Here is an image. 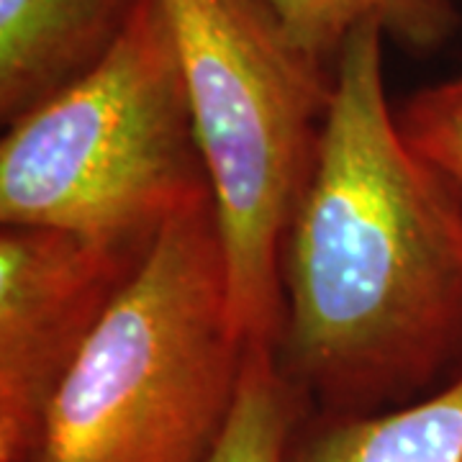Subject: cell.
I'll return each instance as SVG.
<instances>
[{"label":"cell","instance_id":"1","mask_svg":"<svg viewBox=\"0 0 462 462\" xmlns=\"http://www.w3.org/2000/svg\"><path fill=\"white\" fill-rule=\"evenodd\" d=\"M383 42L363 23L334 60L314 175L282 247L275 360L321 413L411 403L462 357V193L401 132Z\"/></svg>","mask_w":462,"mask_h":462},{"label":"cell","instance_id":"2","mask_svg":"<svg viewBox=\"0 0 462 462\" xmlns=\"http://www.w3.org/2000/svg\"><path fill=\"white\" fill-rule=\"evenodd\" d=\"M247 339L214 199L167 226L51 401L32 462H211Z\"/></svg>","mask_w":462,"mask_h":462},{"label":"cell","instance_id":"6","mask_svg":"<svg viewBox=\"0 0 462 462\" xmlns=\"http://www.w3.org/2000/svg\"><path fill=\"white\" fill-rule=\"evenodd\" d=\"M139 0H0V118L14 124L90 72Z\"/></svg>","mask_w":462,"mask_h":462},{"label":"cell","instance_id":"8","mask_svg":"<svg viewBox=\"0 0 462 462\" xmlns=\"http://www.w3.org/2000/svg\"><path fill=\"white\" fill-rule=\"evenodd\" d=\"M285 29L316 60L334 65L346 36L378 23L409 51H434L460 23V0H270Z\"/></svg>","mask_w":462,"mask_h":462},{"label":"cell","instance_id":"9","mask_svg":"<svg viewBox=\"0 0 462 462\" xmlns=\"http://www.w3.org/2000/svg\"><path fill=\"white\" fill-rule=\"evenodd\" d=\"M309 411L306 396L275 360V346L249 342L229 427L211 462H285Z\"/></svg>","mask_w":462,"mask_h":462},{"label":"cell","instance_id":"4","mask_svg":"<svg viewBox=\"0 0 462 462\" xmlns=\"http://www.w3.org/2000/svg\"><path fill=\"white\" fill-rule=\"evenodd\" d=\"M216 226L247 342L278 345L282 247L314 175L334 65L306 51L270 0H162Z\"/></svg>","mask_w":462,"mask_h":462},{"label":"cell","instance_id":"5","mask_svg":"<svg viewBox=\"0 0 462 462\" xmlns=\"http://www.w3.org/2000/svg\"><path fill=\"white\" fill-rule=\"evenodd\" d=\"M149 252L0 229V462H32L51 401Z\"/></svg>","mask_w":462,"mask_h":462},{"label":"cell","instance_id":"10","mask_svg":"<svg viewBox=\"0 0 462 462\" xmlns=\"http://www.w3.org/2000/svg\"><path fill=\"white\" fill-rule=\"evenodd\" d=\"M398 126L406 142L462 193V72L416 90L398 111Z\"/></svg>","mask_w":462,"mask_h":462},{"label":"cell","instance_id":"7","mask_svg":"<svg viewBox=\"0 0 462 462\" xmlns=\"http://www.w3.org/2000/svg\"><path fill=\"white\" fill-rule=\"evenodd\" d=\"M285 462H462V370L445 388L396 409L309 411Z\"/></svg>","mask_w":462,"mask_h":462},{"label":"cell","instance_id":"3","mask_svg":"<svg viewBox=\"0 0 462 462\" xmlns=\"http://www.w3.org/2000/svg\"><path fill=\"white\" fill-rule=\"evenodd\" d=\"M211 199L162 0H139L83 78L8 124L0 224L149 252Z\"/></svg>","mask_w":462,"mask_h":462}]
</instances>
